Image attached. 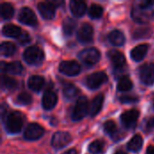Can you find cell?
<instances>
[{"instance_id": "1", "label": "cell", "mask_w": 154, "mask_h": 154, "mask_svg": "<svg viewBox=\"0 0 154 154\" xmlns=\"http://www.w3.org/2000/svg\"><path fill=\"white\" fill-rule=\"evenodd\" d=\"M24 116L20 112L14 111L6 115V118L5 121V129L10 134H17L19 133L23 125Z\"/></svg>"}, {"instance_id": "2", "label": "cell", "mask_w": 154, "mask_h": 154, "mask_svg": "<svg viewBox=\"0 0 154 154\" xmlns=\"http://www.w3.org/2000/svg\"><path fill=\"white\" fill-rule=\"evenodd\" d=\"M24 60L31 65H39L44 59V53L38 46H31L23 52Z\"/></svg>"}, {"instance_id": "3", "label": "cell", "mask_w": 154, "mask_h": 154, "mask_svg": "<svg viewBox=\"0 0 154 154\" xmlns=\"http://www.w3.org/2000/svg\"><path fill=\"white\" fill-rule=\"evenodd\" d=\"M89 110V106H88V101L86 97H80L74 108H73V111H72V114H71V118L73 121H79L81 120L82 118H84L88 112Z\"/></svg>"}, {"instance_id": "4", "label": "cell", "mask_w": 154, "mask_h": 154, "mask_svg": "<svg viewBox=\"0 0 154 154\" xmlns=\"http://www.w3.org/2000/svg\"><path fill=\"white\" fill-rule=\"evenodd\" d=\"M79 58L86 65H94L100 60V52L96 48H87L83 50L79 54Z\"/></svg>"}, {"instance_id": "5", "label": "cell", "mask_w": 154, "mask_h": 154, "mask_svg": "<svg viewBox=\"0 0 154 154\" xmlns=\"http://www.w3.org/2000/svg\"><path fill=\"white\" fill-rule=\"evenodd\" d=\"M107 81V76L103 71L90 74L86 79V84L90 89H97Z\"/></svg>"}, {"instance_id": "6", "label": "cell", "mask_w": 154, "mask_h": 154, "mask_svg": "<svg viewBox=\"0 0 154 154\" xmlns=\"http://www.w3.org/2000/svg\"><path fill=\"white\" fill-rule=\"evenodd\" d=\"M59 70L60 73L64 75L72 77L79 74L81 68L80 65L75 60H66V61H62L60 64Z\"/></svg>"}, {"instance_id": "7", "label": "cell", "mask_w": 154, "mask_h": 154, "mask_svg": "<svg viewBox=\"0 0 154 154\" xmlns=\"http://www.w3.org/2000/svg\"><path fill=\"white\" fill-rule=\"evenodd\" d=\"M44 134V129L36 123L30 124L24 130L23 136L28 141H35L40 139Z\"/></svg>"}, {"instance_id": "8", "label": "cell", "mask_w": 154, "mask_h": 154, "mask_svg": "<svg viewBox=\"0 0 154 154\" xmlns=\"http://www.w3.org/2000/svg\"><path fill=\"white\" fill-rule=\"evenodd\" d=\"M139 76L143 83L146 85L154 84V63L142 66L139 69Z\"/></svg>"}, {"instance_id": "9", "label": "cell", "mask_w": 154, "mask_h": 154, "mask_svg": "<svg viewBox=\"0 0 154 154\" xmlns=\"http://www.w3.org/2000/svg\"><path fill=\"white\" fill-rule=\"evenodd\" d=\"M18 20L26 24V25H30V26H35L37 25V17L35 15V14L33 13V11L28 7H23L21 9L19 14H18Z\"/></svg>"}, {"instance_id": "10", "label": "cell", "mask_w": 154, "mask_h": 154, "mask_svg": "<svg viewBox=\"0 0 154 154\" xmlns=\"http://www.w3.org/2000/svg\"><path fill=\"white\" fill-rule=\"evenodd\" d=\"M71 141V136L66 132H57L51 139V145L55 149H61L67 146Z\"/></svg>"}, {"instance_id": "11", "label": "cell", "mask_w": 154, "mask_h": 154, "mask_svg": "<svg viewBox=\"0 0 154 154\" xmlns=\"http://www.w3.org/2000/svg\"><path fill=\"white\" fill-rule=\"evenodd\" d=\"M94 30L93 27L88 23H84L79 29L77 37L81 43H89L93 41Z\"/></svg>"}, {"instance_id": "12", "label": "cell", "mask_w": 154, "mask_h": 154, "mask_svg": "<svg viewBox=\"0 0 154 154\" xmlns=\"http://www.w3.org/2000/svg\"><path fill=\"white\" fill-rule=\"evenodd\" d=\"M140 113L136 109H132L125 111V113L122 114L121 116V121L122 124L126 127V128H132L135 125L138 118H139Z\"/></svg>"}, {"instance_id": "13", "label": "cell", "mask_w": 154, "mask_h": 154, "mask_svg": "<svg viewBox=\"0 0 154 154\" xmlns=\"http://www.w3.org/2000/svg\"><path fill=\"white\" fill-rule=\"evenodd\" d=\"M107 56L116 70H122L125 67V58L120 51L111 50L107 53Z\"/></svg>"}, {"instance_id": "14", "label": "cell", "mask_w": 154, "mask_h": 154, "mask_svg": "<svg viewBox=\"0 0 154 154\" xmlns=\"http://www.w3.org/2000/svg\"><path fill=\"white\" fill-rule=\"evenodd\" d=\"M38 10L45 19H52L55 15V5L51 2H41L38 4Z\"/></svg>"}, {"instance_id": "15", "label": "cell", "mask_w": 154, "mask_h": 154, "mask_svg": "<svg viewBox=\"0 0 154 154\" xmlns=\"http://www.w3.org/2000/svg\"><path fill=\"white\" fill-rule=\"evenodd\" d=\"M57 101H58V97H57V95L55 94V92L49 89L44 93V95L42 97V106L44 109L50 110V109H52L56 106Z\"/></svg>"}, {"instance_id": "16", "label": "cell", "mask_w": 154, "mask_h": 154, "mask_svg": "<svg viewBox=\"0 0 154 154\" xmlns=\"http://www.w3.org/2000/svg\"><path fill=\"white\" fill-rule=\"evenodd\" d=\"M1 69L2 71H5L11 74H21L22 71L23 70V65L19 62V61H14V62H10V63H5L2 62L1 63Z\"/></svg>"}, {"instance_id": "17", "label": "cell", "mask_w": 154, "mask_h": 154, "mask_svg": "<svg viewBox=\"0 0 154 154\" xmlns=\"http://www.w3.org/2000/svg\"><path fill=\"white\" fill-rule=\"evenodd\" d=\"M70 11L76 17H81L87 11V5L83 1H71Z\"/></svg>"}, {"instance_id": "18", "label": "cell", "mask_w": 154, "mask_h": 154, "mask_svg": "<svg viewBox=\"0 0 154 154\" xmlns=\"http://www.w3.org/2000/svg\"><path fill=\"white\" fill-rule=\"evenodd\" d=\"M104 95L103 94H99L97 95L92 101L91 103V106L89 107V114L91 116H96L99 112L100 110L102 109V106H103V103H104Z\"/></svg>"}, {"instance_id": "19", "label": "cell", "mask_w": 154, "mask_h": 154, "mask_svg": "<svg viewBox=\"0 0 154 154\" xmlns=\"http://www.w3.org/2000/svg\"><path fill=\"white\" fill-rule=\"evenodd\" d=\"M148 45L147 44H141L134 48L131 51V58L135 61L142 60L147 54L148 51Z\"/></svg>"}, {"instance_id": "20", "label": "cell", "mask_w": 154, "mask_h": 154, "mask_svg": "<svg viewBox=\"0 0 154 154\" xmlns=\"http://www.w3.org/2000/svg\"><path fill=\"white\" fill-rule=\"evenodd\" d=\"M44 79L42 76L34 75L28 79V87L35 92H39L44 86Z\"/></svg>"}, {"instance_id": "21", "label": "cell", "mask_w": 154, "mask_h": 154, "mask_svg": "<svg viewBox=\"0 0 154 154\" xmlns=\"http://www.w3.org/2000/svg\"><path fill=\"white\" fill-rule=\"evenodd\" d=\"M108 39H109L110 42L116 46H122V45H124V43L125 42V37L124 33L118 30L112 31L108 34Z\"/></svg>"}, {"instance_id": "22", "label": "cell", "mask_w": 154, "mask_h": 154, "mask_svg": "<svg viewBox=\"0 0 154 154\" xmlns=\"http://www.w3.org/2000/svg\"><path fill=\"white\" fill-rule=\"evenodd\" d=\"M3 33L7 36V37H12V38H18L21 33L23 32V31L16 25L14 24H6L3 27L2 30Z\"/></svg>"}, {"instance_id": "23", "label": "cell", "mask_w": 154, "mask_h": 154, "mask_svg": "<svg viewBox=\"0 0 154 154\" xmlns=\"http://www.w3.org/2000/svg\"><path fill=\"white\" fill-rule=\"evenodd\" d=\"M132 16L134 20H135L137 23H146L149 19V15L146 12H144V9L141 8L140 6L134 7L132 11Z\"/></svg>"}, {"instance_id": "24", "label": "cell", "mask_w": 154, "mask_h": 154, "mask_svg": "<svg viewBox=\"0 0 154 154\" xmlns=\"http://www.w3.org/2000/svg\"><path fill=\"white\" fill-rule=\"evenodd\" d=\"M76 26H77L76 21L70 17H67L62 23V29L64 34H66L67 36H70L74 32Z\"/></svg>"}, {"instance_id": "25", "label": "cell", "mask_w": 154, "mask_h": 154, "mask_svg": "<svg viewBox=\"0 0 154 154\" xmlns=\"http://www.w3.org/2000/svg\"><path fill=\"white\" fill-rule=\"evenodd\" d=\"M142 146H143V138L139 134L134 135L127 144L128 150L133 152H138L142 148Z\"/></svg>"}, {"instance_id": "26", "label": "cell", "mask_w": 154, "mask_h": 154, "mask_svg": "<svg viewBox=\"0 0 154 154\" xmlns=\"http://www.w3.org/2000/svg\"><path fill=\"white\" fill-rule=\"evenodd\" d=\"M117 88L119 91H122V92L129 91L133 88V82L128 77L126 76L122 77L117 83Z\"/></svg>"}, {"instance_id": "27", "label": "cell", "mask_w": 154, "mask_h": 154, "mask_svg": "<svg viewBox=\"0 0 154 154\" xmlns=\"http://www.w3.org/2000/svg\"><path fill=\"white\" fill-rule=\"evenodd\" d=\"M1 82H2V87L7 90H13V89L16 88L18 86V83L14 79L5 76V75L2 76Z\"/></svg>"}, {"instance_id": "28", "label": "cell", "mask_w": 154, "mask_h": 154, "mask_svg": "<svg viewBox=\"0 0 154 154\" xmlns=\"http://www.w3.org/2000/svg\"><path fill=\"white\" fill-rule=\"evenodd\" d=\"M79 93V89L72 84H65L63 87V95L67 99H72Z\"/></svg>"}, {"instance_id": "29", "label": "cell", "mask_w": 154, "mask_h": 154, "mask_svg": "<svg viewBox=\"0 0 154 154\" xmlns=\"http://www.w3.org/2000/svg\"><path fill=\"white\" fill-rule=\"evenodd\" d=\"M16 47L13 42H4L1 44V52L5 56H12L15 52Z\"/></svg>"}, {"instance_id": "30", "label": "cell", "mask_w": 154, "mask_h": 154, "mask_svg": "<svg viewBox=\"0 0 154 154\" xmlns=\"http://www.w3.org/2000/svg\"><path fill=\"white\" fill-rule=\"evenodd\" d=\"M1 15L4 19H10L14 15V7L8 3H3L0 7Z\"/></svg>"}, {"instance_id": "31", "label": "cell", "mask_w": 154, "mask_h": 154, "mask_svg": "<svg viewBox=\"0 0 154 154\" xmlns=\"http://www.w3.org/2000/svg\"><path fill=\"white\" fill-rule=\"evenodd\" d=\"M103 7L99 5H97V4H94L90 6L89 8V11H88V14H89V16L93 19H98L100 18L102 15H103Z\"/></svg>"}, {"instance_id": "32", "label": "cell", "mask_w": 154, "mask_h": 154, "mask_svg": "<svg viewBox=\"0 0 154 154\" xmlns=\"http://www.w3.org/2000/svg\"><path fill=\"white\" fill-rule=\"evenodd\" d=\"M104 131L106 134L114 136L117 132V127H116V123L112 120L106 121L104 125Z\"/></svg>"}, {"instance_id": "33", "label": "cell", "mask_w": 154, "mask_h": 154, "mask_svg": "<svg viewBox=\"0 0 154 154\" xmlns=\"http://www.w3.org/2000/svg\"><path fill=\"white\" fill-rule=\"evenodd\" d=\"M104 148V143L102 141H99V140H97V141H94L93 143H91L88 146V151L89 152L91 153H99L102 152Z\"/></svg>"}, {"instance_id": "34", "label": "cell", "mask_w": 154, "mask_h": 154, "mask_svg": "<svg viewBox=\"0 0 154 154\" xmlns=\"http://www.w3.org/2000/svg\"><path fill=\"white\" fill-rule=\"evenodd\" d=\"M32 101V96L26 92H23V93H21L18 95L17 98H16V102L19 104V105H23V106H26V105H29L31 104Z\"/></svg>"}, {"instance_id": "35", "label": "cell", "mask_w": 154, "mask_h": 154, "mask_svg": "<svg viewBox=\"0 0 154 154\" xmlns=\"http://www.w3.org/2000/svg\"><path fill=\"white\" fill-rule=\"evenodd\" d=\"M31 41V37L29 35V33H27L26 32H23L21 33V35L17 38V42L20 44H26Z\"/></svg>"}, {"instance_id": "36", "label": "cell", "mask_w": 154, "mask_h": 154, "mask_svg": "<svg viewBox=\"0 0 154 154\" xmlns=\"http://www.w3.org/2000/svg\"><path fill=\"white\" fill-rule=\"evenodd\" d=\"M120 101L125 104H129V103H135L138 101V98L136 97L133 96H123L120 97Z\"/></svg>"}, {"instance_id": "37", "label": "cell", "mask_w": 154, "mask_h": 154, "mask_svg": "<svg viewBox=\"0 0 154 154\" xmlns=\"http://www.w3.org/2000/svg\"><path fill=\"white\" fill-rule=\"evenodd\" d=\"M146 154H154V146H149L147 148Z\"/></svg>"}, {"instance_id": "38", "label": "cell", "mask_w": 154, "mask_h": 154, "mask_svg": "<svg viewBox=\"0 0 154 154\" xmlns=\"http://www.w3.org/2000/svg\"><path fill=\"white\" fill-rule=\"evenodd\" d=\"M62 154H78V152H77V151L75 149H70V150L66 151L64 153Z\"/></svg>"}, {"instance_id": "39", "label": "cell", "mask_w": 154, "mask_h": 154, "mask_svg": "<svg viewBox=\"0 0 154 154\" xmlns=\"http://www.w3.org/2000/svg\"><path fill=\"white\" fill-rule=\"evenodd\" d=\"M115 154H126L125 152H122V151H118L117 152H116Z\"/></svg>"}, {"instance_id": "40", "label": "cell", "mask_w": 154, "mask_h": 154, "mask_svg": "<svg viewBox=\"0 0 154 154\" xmlns=\"http://www.w3.org/2000/svg\"><path fill=\"white\" fill-rule=\"evenodd\" d=\"M152 125H154V119H153V120H152Z\"/></svg>"}, {"instance_id": "41", "label": "cell", "mask_w": 154, "mask_h": 154, "mask_svg": "<svg viewBox=\"0 0 154 154\" xmlns=\"http://www.w3.org/2000/svg\"><path fill=\"white\" fill-rule=\"evenodd\" d=\"M153 107H154V100H153Z\"/></svg>"}, {"instance_id": "42", "label": "cell", "mask_w": 154, "mask_h": 154, "mask_svg": "<svg viewBox=\"0 0 154 154\" xmlns=\"http://www.w3.org/2000/svg\"><path fill=\"white\" fill-rule=\"evenodd\" d=\"M153 15H154V14H153Z\"/></svg>"}]
</instances>
